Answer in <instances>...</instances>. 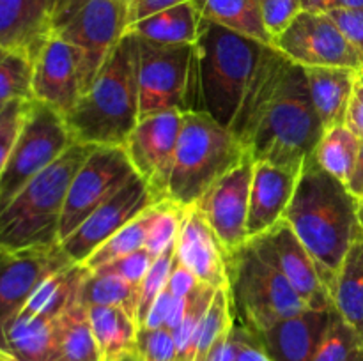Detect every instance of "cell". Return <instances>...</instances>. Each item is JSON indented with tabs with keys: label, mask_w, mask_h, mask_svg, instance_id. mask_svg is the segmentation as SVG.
<instances>
[{
	"label": "cell",
	"mask_w": 363,
	"mask_h": 361,
	"mask_svg": "<svg viewBox=\"0 0 363 361\" xmlns=\"http://www.w3.org/2000/svg\"><path fill=\"white\" fill-rule=\"evenodd\" d=\"M243 328V326H241ZM236 361H272L266 353L262 350L259 340L252 335L248 329L243 328V333H241V343L240 350H238Z\"/></svg>",
	"instance_id": "50"
},
{
	"label": "cell",
	"mask_w": 363,
	"mask_h": 361,
	"mask_svg": "<svg viewBox=\"0 0 363 361\" xmlns=\"http://www.w3.org/2000/svg\"><path fill=\"white\" fill-rule=\"evenodd\" d=\"M137 38L140 117L167 110L199 112L195 45H160Z\"/></svg>",
	"instance_id": "8"
},
{
	"label": "cell",
	"mask_w": 363,
	"mask_h": 361,
	"mask_svg": "<svg viewBox=\"0 0 363 361\" xmlns=\"http://www.w3.org/2000/svg\"><path fill=\"white\" fill-rule=\"evenodd\" d=\"M204 20L215 21L252 39L273 45L262 23L261 0H194Z\"/></svg>",
	"instance_id": "30"
},
{
	"label": "cell",
	"mask_w": 363,
	"mask_h": 361,
	"mask_svg": "<svg viewBox=\"0 0 363 361\" xmlns=\"http://www.w3.org/2000/svg\"><path fill=\"white\" fill-rule=\"evenodd\" d=\"M199 285V280L188 268H184L177 258H174L172 271H170L167 289L174 297H184Z\"/></svg>",
	"instance_id": "47"
},
{
	"label": "cell",
	"mask_w": 363,
	"mask_h": 361,
	"mask_svg": "<svg viewBox=\"0 0 363 361\" xmlns=\"http://www.w3.org/2000/svg\"><path fill=\"white\" fill-rule=\"evenodd\" d=\"M227 275L234 322L252 335L308 310L280 271L275 255L262 236L227 250Z\"/></svg>",
	"instance_id": "6"
},
{
	"label": "cell",
	"mask_w": 363,
	"mask_h": 361,
	"mask_svg": "<svg viewBox=\"0 0 363 361\" xmlns=\"http://www.w3.org/2000/svg\"><path fill=\"white\" fill-rule=\"evenodd\" d=\"M28 101H11L6 112L0 117V173L13 152L14 144L18 140L21 126H23L25 113H27Z\"/></svg>",
	"instance_id": "41"
},
{
	"label": "cell",
	"mask_w": 363,
	"mask_h": 361,
	"mask_svg": "<svg viewBox=\"0 0 363 361\" xmlns=\"http://www.w3.org/2000/svg\"><path fill=\"white\" fill-rule=\"evenodd\" d=\"M183 211L184 207H179V205L170 200H163L160 204L152 205L144 248L155 258L176 243Z\"/></svg>",
	"instance_id": "37"
},
{
	"label": "cell",
	"mask_w": 363,
	"mask_h": 361,
	"mask_svg": "<svg viewBox=\"0 0 363 361\" xmlns=\"http://www.w3.org/2000/svg\"><path fill=\"white\" fill-rule=\"evenodd\" d=\"M124 2H126V4H128V0H124Z\"/></svg>",
	"instance_id": "59"
},
{
	"label": "cell",
	"mask_w": 363,
	"mask_h": 361,
	"mask_svg": "<svg viewBox=\"0 0 363 361\" xmlns=\"http://www.w3.org/2000/svg\"><path fill=\"white\" fill-rule=\"evenodd\" d=\"M216 289L199 282V285L188 294V308L183 321L174 329V340H176V361H194L195 349H197L199 329H201L202 319L215 297Z\"/></svg>",
	"instance_id": "33"
},
{
	"label": "cell",
	"mask_w": 363,
	"mask_h": 361,
	"mask_svg": "<svg viewBox=\"0 0 363 361\" xmlns=\"http://www.w3.org/2000/svg\"><path fill=\"white\" fill-rule=\"evenodd\" d=\"M360 223H362V229H363V200L360 202Z\"/></svg>",
	"instance_id": "57"
},
{
	"label": "cell",
	"mask_w": 363,
	"mask_h": 361,
	"mask_svg": "<svg viewBox=\"0 0 363 361\" xmlns=\"http://www.w3.org/2000/svg\"><path fill=\"white\" fill-rule=\"evenodd\" d=\"M69 264L60 244L20 251L0 248V326L27 304L50 275Z\"/></svg>",
	"instance_id": "16"
},
{
	"label": "cell",
	"mask_w": 363,
	"mask_h": 361,
	"mask_svg": "<svg viewBox=\"0 0 363 361\" xmlns=\"http://www.w3.org/2000/svg\"><path fill=\"white\" fill-rule=\"evenodd\" d=\"M172 301H174V296L165 287V289L162 290V294L156 297L155 303H152L151 310H149L147 317H145L144 324H142L140 328H165V321L167 317H169Z\"/></svg>",
	"instance_id": "49"
},
{
	"label": "cell",
	"mask_w": 363,
	"mask_h": 361,
	"mask_svg": "<svg viewBox=\"0 0 363 361\" xmlns=\"http://www.w3.org/2000/svg\"><path fill=\"white\" fill-rule=\"evenodd\" d=\"M151 209L142 212L140 216L133 219V222L128 223L126 227L119 230V232L113 234L108 241L101 244L87 260L84 262L85 268L89 271H96L101 265L110 264V262L117 260V258L124 257L128 253H133V251L140 250L145 246V237H147V227L149 219H151Z\"/></svg>",
	"instance_id": "34"
},
{
	"label": "cell",
	"mask_w": 363,
	"mask_h": 361,
	"mask_svg": "<svg viewBox=\"0 0 363 361\" xmlns=\"http://www.w3.org/2000/svg\"><path fill=\"white\" fill-rule=\"evenodd\" d=\"M247 156V147L229 127L204 112H184L167 198L191 207Z\"/></svg>",
	"instance_id": "7"
},
{
	"label": "cell",
	"mask_w": 363,
	"mask_h": 361,
	"mask_svg": "<svg viewBox=\"0 0 363 361\" xmlns=\"http://www.w3.org/2000/svg\"><path fill=\"white\" fill-rule=\"evenodd\" d=\"M230 131L255 163L301 170L325 134L305 67L266 46Z\"/></svg>",
	"instance_id": "1"
},
{
	"label": "cell",
	"mask_w": 363,
	"mask_h": 361,
	"mask_svg": "<svg viewBox=\"0 0 363 361\" xmlns=\"http://www.w3.org/2000/svg\"><path fill=\"white\" fill-rule=\"evenodd\" d=\"M64 0H0V46L34 60L53 34Z\"/></svg>",
	"instance_id": "20"
},
{
	"label": "cell",
	"mask_w": 363,
	"mask_h": 361,
	"mask_svg": "<svg viewBox=\"0 0 363 361\" xmlns=\"http://www.w3.org/2000/svg\"><path fill=\"white\" fill-rule=\"evenodd\" d=\"M301 11V0H261L262 23L272 39L279 38Z\"/></svg>",
	"instance_id": "42"
},
{
	"label": "cell",
	"mask_w": 363,
	"mask_h": 361,
	"mask_svg": "<svg viewBox=\"0 0 363 361\" xmlns=\"http://www.w3.org/2000/svg\"><path fill=\"white\" fill-rule=\"evenodd\" d=\"M346 126L363 138V73L358 78L353 96H351L350 108L346 113Z\"/></svg>",
	"instance_id": "48"
},
{
	"label": "cell",
	"mask_w": 363,
	"mask_h": 361,
	"mask_svg": "<svg viewBox=\"0 0 363 361\" xmlns=\"http://www.w3.org/2000/svg\"><path fill=\"white\" fill-rule=\"evenodd\" d=\"M55 319L21 308L0 326V356L9 361H52Z\"/></svg>",
	"instance_id": "23"
},
{
	"label": "cell",
	"mask_w": 363,
	"mask_h": 361,
	"mask_svg": "<svg viewBox=\"0 0 363 361\" xmlns=\"http://www.w3.org/2000/svg\"><path fill=\"white\" fill-rule=\"evenodd\" d=\"M0 361H9V360H6V357H2V356H0Z\"/></svg>",
	"instance_id": "58"
},
{
	"label": "cell",
	"mask_w": 363,
	"mask_h": 361,
	"mask_svg": "<svg viewBox=\"0 0 363 361\" xmlns=\"http://www.w3.org/2000/svg\"><path fill=\"white\" fill-rule=\"evenodd\" d=\"M140 285L126 282L124 278L106 273L91 271L82 282L78 303L84 306H121L137 321Z\"/></svg>",
	"instance_id": "31"
},
{
	"label": "cell",
	"mask_w": 363,
	"mask_h": 361,
	"mask_svg": "<svg viewBox=\"0 0 363 361\" xmlns=\"http://www.w3.org/2000/svg\"><path fill=\"white\" fill-rule=\"evenodd\" d=\"M174 258H176V243H174L172 246L167 248L162 255H158V257L152 260L151 268H149L144 280L140 282V297H138L137 308L138 328L144 324L145 317H147L149 310H151L156 297H158L160 294H162V290L167 287L170 271H172Z\"/></svg>",
	"instance_id": "39"
},
{
	"label": "cell",
	"mask_w": 363,
	"mask_h": 361,
	"mask_svg": "<svg viewBox=\"0 0 363 361\" xmlns=\"http://www.w3.org/2000/svg\"><path fill=\"white\" fill-rule=\"evenodd\" d=\"M312 103L325 131L346 124L354 85L360 71L350 67H305Z\"/></svg>",
	"instance_id": "24"
},
{
	"label": "cell",
	"mask_w": 363,
	"mask_h": 361,
	"mask_svg": "<svg viewBox=\"0 0 363 361\" xmlns=\"http://www.w3.org/2000/svg\"><path fill=\"white\" fill-rule=\"evenodd\" d=\"M152 257L145 248L133 251V253H128L124 257L117 258V260L110 262V264L101 265L99 269H96V273H106V275H116L124 278L126 282L135 283V285H140V282L144 280L145 273L151 268Z\"/></svg>",
	"instance_id": "43"
},
{
	"label": "cell",
	"mask_w": 363,
	"mask_h": 361,
	"mask_svg": "<svg viewBox=\"0 0 363 361\" xmlns=\"http://www.w3.org/2000/svg\"><path fill=\"white\" fill-rule=\"evenodd\" d=\"M362 138L346 124L325 131L314 151V158L323 168L344 184L350 179L360 152Z\"/></svg>",
	"instance_id": "32"
},
{
	"label": "cell",
	"mask_w": 363,
	"mask_h": 361,
	"mask_svg": "<svg viewBox=\"0 0 363 361\" xmlns=\"http://www.w3.org/2000/svg\"><path fill=\"white\" fill-rule=\"evenodd\" d=\"M82 92L80 52L52 34L34 59L32 96L66 117L73 110Z\"/></svg>",
	"instance_id": "17"
},
{
	"label": "cell",
	"mask_w": 363,
	"mask_h": 361,
	"mask_svg": "<svg viewBox=\"0 0 363 361\" xmlns=\"http://www.w3.org/2000/svg\"><path fill=\"white\" fill-rule=\"evenodd\" d=\"M347 190L351 191L354 198H358V202L363 200V138L360 144V152H358L357 163H354V168L351 172L350 179L346 183Z\"/></svg>",
	"instance_id": "51"
},
{
	"label": "cell",
	"mask_w": 363,
	"mask_h": 361,
	"mask_svg": "<svg viewBox=\"0 0 363 361\" xmlns=\"http://www.w3.org/2000/svg\"><path fill=\"white\" fill-rule=\"evenodd\" d=\"M137 353L142 361H176V340L169 328H138Z\"/></svg>",
	"instance_id": "40"
},
{
	"label": "cell",
	"mask_w": 363,
	"mask_h": 361,
	"mask_svg": "<svg viewBox=\"0 0 363 361\" xmlns=\"http://www.w3.org/2000/svg\"><path fill=\"white\" fill-rule=\"evenodd\" d=\"M94 145L73 144L0 209V248L38 250L60 244L67 190Z\"/></svg>",
	"instance_id": "5"
},
{
	"label": "cell",
	"mask_w": 363,
	"mask_h": 361,
	"mask_svg": "<svg viewBox=\"0 0 363 361\" xmlns=\"http://www.w3.org/2000/svg\"><path fill=\"white\" fill-rule=\"evenodd\" d=\"M301 7L308 13H330L339 7L337 0H301Z\"/></svg>",
	"instance_id": "52"
},
{
	"label": "cell",
	"mask_w": 363,
	"mask_h": 361,
	"mask_svg": "<svg viewBox=\"0 0 363 361\" xmlns=\"http://www.w3.org/2000/svg\"><path fill=\"white\" fill-rule=\"evenodd\" d=\"M268 45L202 18L197 42L199 112L233 127Z\"/></svg>",
	"instance_id": "4"
},
{
	"label": "cell",
	"mask_w": 363,
	"mask_h": 361,
	"mask_svg": "<svg viewBox=\"0 0 363 361\" xmlns=\"http://www.w3.org/2000/svg\"><path fill=\"white\" fill-rule=\"evenodd\" d=\"M298 173L300 170L284 168L264 161L255 163L247 218L248 239L268 232L282 222L296 188Z\"/></svg>",
	"instance_id": "22"
},
{
	"label": "cell",
	"mask_w": 363,
	"mask_h": 361,
	"mask_svg": "<svg viewBox=\"0 0 363 361\" xmlns=\"http://www.w3.org/2000/svg\"><path fill=\"white\" fill-rule=\"evenodd\" d=\"M137 176L126 149L119 145H94L67 190L60 219V243Z\"/></svg>",
	"instance_id": "11"
},
{
	"label": "cell",
	"mask_w": 363,
	"mask_h": 361,
	"mask_svg": "<svg viewBox=\"0 0 363 361\" xmlns=\"http://www.w3.org/2000/svg\"><path fill=\"white\" fill-rule=\"evenodd\" d=\"M77 144L119 145L140 120L137 38L126 32L66 117Z\"/></svg>",
	"instance_id": "3"
},
{
	"label": "cell",
	"mask_w": 363,
	"mask_h": 361,
	"mask_svg": "<svg viewBox=\"0 0 363 361\" xmlns=\"http://www.w3.org/2000/svg\"><path fill=\"white\" fill-rule=\"evenodd\" d=\"M273 46L301 67H350L363 73V53L328 13L301 11L273 39Z\"/></svg>",
	"instance_id": "12"
},
{
	"label": "cell",
	"mask_w": 363,
	"mask_h": 361,
	"mask_svg": "<svg viewBox=\"0 0 363 361\" xmlns=\"http://www.w3.org/2000/svg\"><path fill=\"white\" fill-rule=\"evenodd\" d=\"M234 317L233 308H230L229 289H216L215 297L202 319L201 329H199L197 349H195L194 361H206L209 350L213 349L216 342L233 328Z\"/></svg>",
	"instance_id": "36"
},
{
	"label": "cell",
	"mask_w": 363,
	"mask_h": 361,
	"mask_svg": "<svg viewBox=\"0 0 363 361\" xmlns=\"http://www.w3.org/2000/svg\"><path fill=\"white\" fill-rule=\"evenodd\" d=\"M362 345V336L335 310L312 361H347Z\"/></svg>",
	"instance_id": "38"
},
{
	"label": "cell",
	"mask_w": 363,
	"mask_h": 361,
	"mask_svg": "<svg viewBox=\"0 0 363 361\" xmlns=\"http://www.w3.org/2000/svg\"><path fill=\"white\" fill-rule=\"evenodd\" d=\"M254 166L252 156H247L236 168L216 180L195 204L227 250L240 248L248 241L247 218Z\"/></svg>",
	"instance_id": "15"
},
{
	"label": "cell",
	"mask_w": 363,
	"mask_h": 361,
	"mask_svg": "<svg viewBox=\"0 0 363 361\" xmlns=\"http://www.w3.org/2000/svg\"><path fill=\"white\" fill-rule=\"evenodd\" d=\"M201 23V13L190 0L130 25L128 32L160 45H195Z\"/></svg>",
	"instance_id": "25"
},
{
	"label": "cell",
	"mask_w": 363,
	"mask_h": 361,
	"mask_svg": "<svg viewBox=\"0 0 363 361\" xmlns=\"http://www.w3.org/2000/svg\"><path fill=\"white\" fill-rule=\"evenodd\" d=\"M261 236L272 248L280 271L308 308L312 310L335 308L332 294L323 282L314 258L286 219L279 222Z\"/></svg>",
	"instance_id": "19"
},
{
	"label": "cell",
	"mask_w": 363,
	"mask_h": 361,
	"mask_svg": "<svg viewBox=\"0 0 363 361\" xmlns=\"http://www.w3.org/2000/svg\"><path fill=\"white\" fill-rule=\"evenodd\" d=\"M52 361H101L89 319V308L82 303L71 304L55 319Z\"/></svg>",
	"instance_id": "26"
},
{
	"label": "cell",
	"mask_w": 363,
	"mask_h": 361,
	"mask_svg": "<svg viewBox=\"0 0 363 361\" xmlns=\"http://www.w3.org/2000/svg\"><path fill=\"white\" fill-rule=\"evenodd\" d=\"M347 361H363V345L358 347V349L353 353V356H351Z\"/></svg>",
	"instance_id": "55"
},
{
	"label": "cell",
	"mask_w": 363,
	"mask_h": 361,
	"mask_svg": "<svg viewBox=\"0 0 363 361\" xmlns=\"http://www.w3.org/2000/svg\"><path fill=\"white\" fill-rule=\"evenodd\" d=\"M284 219L312 255L332 294L347 250L363 237L358 198L311 154L298 173L296 188Z\"/></svg>",
	"instance_id": "2"
},
{
	"label": "cell",
	"mask_w": 363,
	"mask_h": 361,
	"mask_svg": "<svg viewBox=\"0 0 363 361\" xmlns=\"http://www.w3.org/2000/svg\"><path fill=\"white\" fill-rule=\"evenodd\" d=\"M340 30L350 38V41L363 53V9H346V7H335L330 11Z\"/></svg>",
	"instance_id": "44"
},
{
	"label": "cell",
	"mask_w": 363,
	"mask_h": 361,
	"mask_svg": "<svg viewBox=\"0 0 363 361\" xmlns=\"http://www.w3.org/2000/svg\"><path fill=\"white\" fill-rule=\"evenodd\" d=\"M73 144L77 142L64 115L45 103L28 101L23 126L0 173V209Z\"/></svg>",
	"instance_id": "10"
},
{
	"label": "cell",
	"mask_w": 363,
	"mask_h": 361,
	"mask_svg": "<svg viewBox=\"0 0 363 361\" xmlns=\"http://www.w3.org/2000/svg\"><path fill=\"white\" fill-rule=\"evenodd\" d=\"M335 308L308 310L279 321L254 335L272 361H312Z\"/></svg>",
	"instance_id": "21"
},
{
	"label": "cell",
	"mask_w": 363,
	"mask_h": 361,
	"mask_svg": "<svg viewBox=\"0 0 363 361\" xmlns=\"http://www.w3.org/2000/svg\"><path fill=\"white\" fill-rule=\"evenodd\" d=\"M183 2L190 0H128V27Z\"/></svg>",
	"instance_id": "46"
},
{
	"label": "cell",
	"mask_w": 363,
	"mask_h": 361,
	"mask_svg": "<svg viewBox=\"0 0 363 361\" xmlns=\"http://www.w3.org/2000/svg\"><path fill=\"white\" fill-rule=\"evenodd\" d=\"M156 204L160 202L149 184L140 176L133 177L69 234L60 243V248L73 264H84L105 241Z\"/></svg>",
	"instance_id": "14"
},
{
	"label": "cell",
	"mask_w": 363,
	"mask_h": 361,
	"mask_svg": "<svg viewBox=\"0 0 363 361\" xmlns=\"http://www.w3.org/2000/svg\"><path fill=\"white\" fill-rule=\"evenodd\" d=\"M7 105H9V103H6V101H0V117H2V113L6 112Z\"/></svg>",
	"instance_id": "56"
},
{
	"label": "cell",
	"mask_w": 363,
	"mask_h": 361,
	"mask_svg": "<svg viewBox=\"0 0 363 361\" xmlns=\"http://www.w3.org/2000/svg\"><path fill=\"white\" fill-rule=\"evenodd\" d=\"M176 258L197 276L199 282L213 289L229 287L227 248L197 205L184 207L181 216L176 237Z\"/></svg>",
	"instance_id": "18"
},
{
	"label": "cell",
	"mask_w": 363,
	"mask_h": 361,
	"mask_svg": "<svg viewBox=\"0 0 363 361\" xmlns=\"http://www.w3.org/2000/svg\"><path fill=\"white\" fill-rule=\"evenodd\" d=\"M126 32L128 4L124 0H64L53 34L80 52L84 92Z\"/></svg>",
	"instance_id": "9"
},
{
	"label": "cell",
	"mask_w": 363,
	"mask_h": 361,
	"mask_svg": "<svg viewBox=\"0 0 363 361\" xmlns=\"http://www.w3.org/2000/svg\"><path fill=\"white\" fill-rule=\"evenodd\" d=\"M181 124L183 113L177 110L140 117L123 145L135 172L149 184L158 202L169 200V179L176 159Z\"/></svg>",
	"instance_id": "13"
},
{
	"label": "cell",
	"mask_w": 363,
	"mask_h": 361,
	"mask_svg": "<svg viewBox=\"0 0 363 361\" xmlns=\"http://www.w3.org/2000/svg\"><path fill=\"white\" fill-rule=\"evenodd\" d=\"M89 319L101 361H117L123 354L137 349L138 324L124 308L91 306Z\"/></svg>",
	"instance_id": "28"
},
{
	"label": "cell",
	"mask_w": 363,
	"mask_h": 361,
	"mask_svg": "<svg viewBox=\"0 0 363 361\" xmlns=\"http://www.w3.org/2000/svg\"><path fill=\"white\" fill-rule=\"evenodd\" d=\"M89 273L91 271L84 264H69L59 269L34 290L23 310L35 315H43V317L57 319L71 304L78 303L82 282Z\"/></svg>",
	"instance_id": "29"
},
{
	"label": "cell",
	"mask_w": 363,
	"mask_h": 361,
	"mask_svg": "<svg viewBox=\"0 0 363 361\" xmlns=\"http://www.w3.org/2000/svg\"><path fill=\"white\" fill-rule=\"evenodd\" d=\"M117 361H142V360H140V354H138L137 349H135V350H130V353L123 354Z\"/></svg>",
	"instance_id": "54"
},
{
	"label": "cell",
	"mask_w": 363,
	"mask_h": 361,
	"mask_svg": "<svg viewBox=\"0 0 363 361\" xmlns=\"http://www.w3.org/2000/svg\"><path fill=\"white\" fill-rule=\"evenodd\" d=\"M337 314L363 338V237L347 250L332 289Z\"/></svg>",
	"instance_id": "27"
},
{
	"label": "cell",
	"mask_w": 363,
	"mask_h": 361,
	"mask_svg": "<svg viewBox=\"0 0 363 361\" xmlns=\"http://www.w3.org/2000/svg\"><path fill=\"white\" fill-rule=\"evenodd\" d=\"M339 7H346V9H363V0H337Z\"/></svg>",
	"instance_id": "53"
},
{
	"label": "cell",
	"mask_w": 363,
	"mask_h": 361,
	"mask_svg": "<svg viewBox=\"0 0 363 361\" xmlns=\"http://www.w3.org/2000/svg\"><path fill=\"white\" fill-rule=\"evenodd\" d=\"M241 333H243V328L234 322L233 328L213 345L206 361H236L241 343Z\"/></svg>",
	"instance_id": "45"
},
{
	"label": "cell",
	"mask_w": 363,
	"mask_h": 361,
	"mask_svg": "<svg viewBox=\"0 0 363 361\" xmlns=\"http://www.w3.org/2000/svg\"><path fill=\"white\" fill-rule=\"evenodd\" d=\"M34 60L0 46V101H32Z\"/></svg>",
	"instance_id": "35"
}]
</instances>
